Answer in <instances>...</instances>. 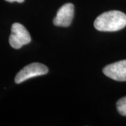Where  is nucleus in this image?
I'll return each mask as SVG.
<instances>
[{
  "instance_id": "1",
  "label": "nucleus",
  "mask_w": 126,
  "mask_h": 126,
  "mask_svg": "<svg viewBox=\"0 0 126 126\" xmlns=\"http://www.w3.org/2000/svg\"><path fill=\"white\" fill-rule=\"evenodd\" d=\"M126 26V15L119 11H109L95 19L94 27L101 32H116Z\"/></svg>"
},
{
  "instance_id": "2",
  "label": "nucleus",
  "mask_w": 126,
  "mask_h": 126,
  "mask_svg": "<svg viewBox=\"0 0 126 126\" xmlns=\"http://www.w3.org/2000/svg\"><path fill=\"white\" fill-rule=\"evenodd\" d=\"M31 41L29 32L23 25L15 23L11 27V34L9 36V44L15 49H19Z\"/></svg>"
},
{
  "instance_id": "3",
  "label": "nucleus",
  "mask_w": 126,
  "mask_h": 126,
  "mask_svg": "<svg viewBox=\"0 0 126 126\" xmlns=\"http://www.w3.org/2000/svg\"><path fill=\"white\" fill-rule=\"evenodd\" d=\"M48 72V69L44 64L38 63H32L18 72L15 77V82L19 84L33 77L46 74Z\"/></svg>"
},
{
  "instance_id": "4",
  "label": "nucleus",
  "mask_w": 126,
  "mask_h": 126,
  "mask_svg": "<svg viewBox=\"0 0 126 126\" xmlns=\"http://www.w3.org/2000/svg\"><path fill=\"white\" fill-rule=\"evenodd\" d=\"M74 13V6L67 3L61 6L53 19V24L58 27H67L72 23Z\"/></svg>"
},
{
  "instance_id": "5",
  "label": "nucleus",
  "mask_w": 126,
  "mask_h": 126,
  "mask_svg": "<svg viewBox=\"0 0 126 126\" xmlns=\"http://www.w3.org/2000/svg\"><path fill=\"white\" fill-rule=\"evenodd\" d=\"M109 78L118 81H126V60L110 64L103 69Z\"/></svg>"
},
{
  "instance_id": "6",
  "label": "nucleus",
  "mask_w": 126,
  "mask_h": 126,
  "mask_svg": "<svg viewBox=\"0 0 126 126\" xmlns=\"http://www.w3.org/2000/svg\"><path fill=\"white\" fill-rule=\"evenodd\" d=\"M117 110L120 114L126 116V96L119 99L116 103Z\"/></svg>"
},
{
  "instance_id": "7",
  "label": "nucleus",
  "mask_w": 126,
  "mask_h": 126,
  "mask_svg": "<svg viewBox=\"0 0 126 126\" xmlns=\"http://www.w3.org/2000/svg\"><path fill=\"white\" fill-rule=\"evenodd\" d=\"M8 2H14V1H16V2H18V3H23V1L25 0H5Z\"/></svg>"
}]
</instances>
